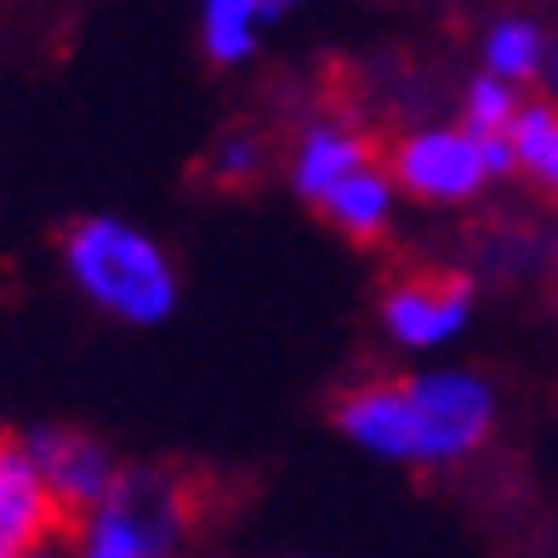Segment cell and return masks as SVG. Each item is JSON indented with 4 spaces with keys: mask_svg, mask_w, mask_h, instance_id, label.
<instances>
[{
    "mask_svg": "<svg viewBox=\"0 0 558 558\" xmlns=\"http://www.w3.org/2000/svg\"><path fill=\"white\" fill-rule=\"evenodd\" d=\"M69 286L120 325H166L183 286L171 251L125 217H81L58 245Z\"/></svg>",
    "mask_w": 558,
    "mask_h": 558,
    "instance_id": "cell-1",
    "label": "cell"
},
{
    "mask_svg": "<svg viewBox=\"0 0 558 558\" xmlns=\"http://www.w3.org/2000/svg\"><path fill=\"white\" fill-rule=\"evenodd\" d=\"M69 524L74 530L63 558H177L194 524V496L171 473L125 468L120 485Z\"/></svg>",
    "mask_w": 558,
    "mask_h": 558,
    "instance_id": "cell-2",
    "label": "cell"
},
{
    "mask_svg": "<svg viewBox=\"0 0 558 558\" xmlns=\"http://www.w3.org/2000/svg\"><path fill=\"white\" fill-rule=\"evenodd\" d=\"M388 171L399 194L427 199V206H462L478 189L513 166V143L507 137H478L468 125H416L388 148Z\"/></svg>",
    "mask_w": 558,
    "mask_h": 558,
    "instance_id": "cell-3",
    "label": "cell"
},
{
    "mask_svg": "<svg viewBox=\"0 0 558 558\" xmlns=\"http://www.w3.org/2000/svg\"><path fill=\"white\" fill-rule=\"evenodd\" d=\"M411 393V468H456L490 439L496 393L473 371H416Z\"/></svg>",
    "mask_w": 558,
    "mask_h": 558,
    "instance_id": "cell-4",
    "label": "cell"
},
{
    "mask_svg": "<svg viewBox=\"0 0 558 558\" xmlns=\"http://www.w3.org/2000/svg\"><path fill=\"white\" fill-rule=\"evenodd\" d=\"M468 314H473V279L456 268H422V274L393 279L383 291V308H376L388 342H399L404 353H427V348L456 342Z\"/></svg>",
    "mask_w": 558,
    "mask_h": 558,
    "instance_id": "cell-5",
    "label": "cell"
},
{
    "mask_svg": "<svg viewBox=\"0 0 558 558\" xmlns=\"http://www.w3.org/2000/svg\"><path fill=\"white\" fill-rule=\"evenodd\" d=\"M23 450H29V462L40 468L46 490L58 496V507L69 519H81L86 507H97L114 485H120V462L104 439L81 434V427H29L23 434Z\"/></svg>",
    "mask_w": 558,
    "mask_h": 558,
    "instance_id": "cell-6",
    "label": "cell"
},
{
    "mask_svg": "<svg viewBox=\"0 0 558 558\" xmlns=\"http://www.w3.org/2000/svg\"><path fill=\"white\" fill-rule=\"evenodd\" d=\"M371 160H383V155H376V143L365 137V125H353L342 114H319V120L302 125V137L291 143L286 177H291L296 199H308L319 211L325 199H331L353 171H365Z\"/></svg>",
    "mask_w": 558,
    "mask_h": 558,
    "instance_id": "cell-7",
    "label": "cell"
},
{
    "mask_svg": "<svg viewBox=\"0 0 558 558\" xmlns=\"http://www.w3.org/2000/svg\"><path fill=\"white\" fill-rule=\"evenodd\" d=\"M331 416H337L348 445H360L376 462L411 468V393H404V376L353 383L348 393H337Z\"/></svg>",
    "mask_w": 558,
    "mask_h": 558,
    "instance_id": "cell-8",
    "label": "cell"
},
{
    "mask_svg": "<svg viewBox=\"0 0 558 558\" xmlns=\"http://www.w3.org/2000/svg\"><path fill=\"white\" fill-rule=\"evenodd\" d=\"M69 524L58 496L46 490L40 468L29 462L23 439H0V558L7 553H29V547H52V536Z\"/></svg>",
    "mask_w": 558,
    "mask_h": 558,
    "instance_id": "cell-9",
    "label": "cell"
},
{
    "mask_svg": "<svg viewBox=\"0 0 558 558\" xmlns=\"http://www.w3.org/2000/svg\"><path fill=\"white\" fill-rule=\"evenodd\" d=\"M302 0H206L199 7V46L217 69H240L257 58V40L268 23L296 12Z\"/></svg>",
    "mask_w": 558,
    "mask_h": 558,
    "instance_id": "cell-10",
    "label": "cell"
},
{
    "mask_svg": "<svg viewBox=\"0 0 558 558\" xmlns=\"http://www.w3.org/2000/svg\"><path fill=\"white\" fill-rule=\"evenodd\" d=\"M393 199H399V183H393L388 155H383V160H371L365 171H353L348 183L319 206V217L331 222L337 234L371 245V240H383L388 228H393Z\"/></svg>",
    "mask_w": 558,
    "mask_h": 558,
    "instance_id": "cell-11",
    "label": "cell"
},
{
    "mask_svg": "<svg viewBox=\"0 0 558 558\" xmlns=\"http://www.w3.org/2000/svg\"><path fill=\"white\" fill-rule=\"evenodd\" d=\"M507 143H513V166L558 199V104H524Z\"/></svg>",
    "mask_w": 558,
    "mask_h": 558,
    "instance_id": "cell-12",
    "label": "cell"
},
{
    "mask_svg": "<svg viewBox=\"0 0 558 558\" xmlns=\"http://www.w3.org/2000/svg\"><path fill=\"white\" fill-rule=\"evenodd\" d=\"M542 63H547V35L530 17L490 23V35H485V74H496V81H507V86H519V81H536Z\"/></svg>",
    "mask_w": 558,
    "mask_h": 558,
    "instance_id": "cell-13",
    "label": "cell"
},
{
    "mask_svg": "<svg viewBox=\"0 0 558 558\" xmlns=\"http://www.w3.org/2000/svg\"><path fill=\"white\" fill-rule=\"evenodd\" d=\"M519 92L507 86V81H496V74H478V81L468 86V97H462V125L468 132H478V137H507L513 132V120H519Z\"/></svg>",
    "mask_w": 558,
    "mask_h": 558,
    "instance_id": "cell-14",
    "label": "cell"
},
{
    "mask_svg": "<svg viewBox=\"0 0 558 558\" xmlns=\"http://www.w3.org/2000/svg\"><path fill=\"white\" fill-rule=\"evenodd\" d=\"M206 171H211L217 189H251L268 171V143L257 132H245V125H240V132H222L217 148H211V160H206Z\"/></svg>",
    "mask_w": 558,
    "mask_h": 558,
    "instance_id": "cell-15",
    "label": "cell"
},
{
    "mask_svg": "<svg viewBox=\"0 0 558 558\" xmlns=\"http://www.w3.org/2000/svg\"><path fill=\"white\" fill-rule=\"evenodd\" d=\"M542 81H547V86L558 92V40L547 46V63H542Z\"/></svg>",
    "mask_w": 558,
    "mask_h": 558,
    "instance_id": "cell-16",
    "label": "cell"
},
{
    "mask_svg": "<svg viewBox=\"0 0 558 558\" xmlns=\"http://www.w3.org/2000/svg\"><path fill=\"white\" fill-rule=\"evenodd\" d=\"M7 558H63V553H52V547H29V553H7Z\"/></svg>",
    "mask_w": 558,
    "mask_h": 558,
    "instance_id": "cell-17",
    "label": "cell"
}]
</instances>
